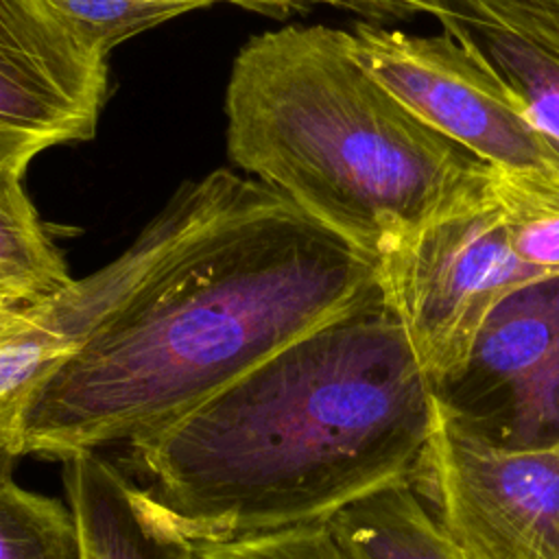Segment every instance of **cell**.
Returning a JSON list of instances; mask_svg holds the SVG:
<instances>
[{
	"label": "cell",
	"instance_id": "5bb4252c",
	"mask_svg": "<svg viewBox=\"0 0 559 559\" xmlns=\"http://www.w3.org/2000/svg\"><path fill=\"white\" fill-rule=\"evenodd\" d=\"M491 194L515 255L539 273H559V181L491 168Z\"/></svg>",
	"mask_w": 559,
	"mask_h": 559
},
{
	"label": "cell",
	"instance_id": "52a82bcc",
	"mask_svg": "<svg viewBox=\"0 0 559 559\" xmlns=\"http://www.w3.org/2000/svg\"><path fill=\"white\" fill-rule=\"evenodd\" d=\"M437 397L500 443L559 441V273L496 304L463 371Z\"/></svg>",
	"mask_w": 559,
	"mask_h": 559
},
{
	"label": "cell",
	"instance_id": "277c9868",
	"mask_svg": "<svg viewBox=\"0 0 559 559\" xmlns=\"http://www.w3.org/2000/svg\"><path fill=\"white\" fill-rule=\"evenodd\" d=\"M539 277L546 273L515 255L491 183L380 260L384 299L435 391L463 371L496 304Z\"/></svg>",
	"mask_w": 559,
	"mask_h": 559
},
{
	"label": "cell",
	"instance_id": "8992f818",
	"mask_svg": "<svg viewBox=\"0 0 559 559\" xmlns=\"http://www.w3.org/2000/svg\"><path fill=\"white\" fill-rule=\"evenodd\" d=\"M349 44L360 66L435 131L496 170L559 181V153L522 100L445 31L408 35L356 22Z\"/></svg>",
	"mask_w": 559,
	"mask_h": 559
},
{
	"label": "cell",
	"instance_id": "6da1fadb",
	"mask_svg": "<svg viewBox=\"0 0 559 559\" xmlns=\"http://www.w3.org/2000/svg\"><path fill=\"white\" fill-rule=\"evenodd\" d=\"M181 190V238L37 389L22 456L127 445L382 293L378 260L275 188L221 168Z\"/></svg>",
	"mask_w": 559,
	"mask_h": 559
},
{
	"label": "cell",
	"instance_id": "9c48e42d",
	"mask_svg": "<svg viewBox=\"0 0 559 559\" xmlns=\"http://www.w3.org/2000/svg\"><path fill=\"white\" fill-rule=\"evenodd\" d=\"M188 218L181 188L116 260L74 280L0 341V480L22 456V417L46 378L168 258Z\"/></svg>",
	"mask_w": 559,
	"mask_h": 559
},
{
	"label": "cell",
	"instance_id": "d6986e66",
	"mask_svg": "<svg viewBox=\"0 0 559 559\" xmlns=\"http://www.w3.org/2000/svg\"><path fill=\"white\" fill-rule=\"evenodd\" d=\"M28 314H31V310H15V308H9V306L0 304V341L4 336H9L11 332H15Z\"/></svg>",
	"mask_w": 559,
	"mask_h": 559
},
{
	"label": "cell",
	"instance_id": "e0dca14e",
	"mask_svg": "<svg viewBox=\"0 0 559 559\" xmlns=\"http://www.w3.org/2000/svg\"><path fill=\"white\" fill-rule=\"evenodd\" d=\"M192 542L207 559H349L325 522L225 542Z\"/></svg>",
	"mask_w": 559,
	"mask_h": 559
},
{
	"label": "cell",
	"instance_id": "4fadbf2b",
	"mask_svg": "<svg viewBox=\"0 0 559 559\" xmlns=\"http://www.w3.org/2000/svg\"><path fill=\"white\" fill-rule=\"evenodd\" d=\"M24 170L0 166V304L15 310L39 308L74 282L24 190Z\"/></svg>",
	"mask_w": 559,
	"mask_h": 559
},
{
	"label": "cell",
	"instance_id": "30bf717a",
	"mask_svg": "<svg viewBox=\"0 0 559 559\" xmlns=\"http://www.w3.org/2000/svg\"><path fill=\"white\" fill-rule=\"evenodd\" d=\"M524 105L559 153V0H417Z\"/></svg>",
	"mask_w": 559,
	"mask_h": 559
},
{
	"label": "cell",
	"instance_id": "2e32d148",
	"mask_svg": "<svg viewBox=\"0 0 559 559\" xmlns=\"http://www.w3.org/2000/svg\"><path fill=\"white\" fill-rule=\"evenodd\" d=\"M76 37L107 57L120 41L221 0H44Z\"/></svg>",
	"mask_w": 559,
	"mask_h": 559
},
{
	"label": "cell",
	"instance_id": "8fae6325",
	"mask_svg": "<svg viewBox=\"0 0 559 559\" xmlns=\"http://www.w3.org/2000/svg\"><path fill=\"white\" fill-rule=\"evenodd\" d=\"M61 463L81 559H197L192 539L131 472L100 452Z\"/></svg>",
	"mask_w": 559,
	"mask_h": 559
},
{
	"label": "cell",
	"instance_id": "ba28073f",
	"mask_svg": "<svg viewBox=\"0 0 559 559\" xmlns=\"http://www.w3.org/2000/svg\"><path fill=\"white\" fill-rule=\"evenodd\" d=\"M105 83V57L44 0H0V166L90 140Z\"/></svg>",
	"mask_w": 559,
	"mask_h": 559
},
{
	"label": "cell",
	"instance_id": "5b68a950",
	"mask_svg": "<svg viewBox=\"0 0 559 559\" xmlns=\"http://www.w3.org/2000/svg\"><path fill=\"white\" fill-rule=\"evenodd\" d=\"M413 480L463 559H559V441L500 443L437 397Z\"/></svg>",
	"mask_w": 559,
	"mask_h": 559
},
{
	"label": "cell",
	"instance_id": "7a4b0ae2",
	"mask_svg": "<svg viewBox=\"0 0 559 559\" xmlns=\"http://www.w3.org/2000/svg\"><path fill=\"white\" fill-rule=\"evenodd\" d=\"M435 415L437 391L380 293L124 450L190 539L225 542L328 522L413 480Z\"/></svg>",
	"mask_w": 559,
	"mask_h": 559
},
{
	"label": "cell",
	"instance_id": "9a60e30c",
	"mask_svg": "<svg viewBox=\"0 0 559 559\" xmlns=\"http://www.w3.org/2000/svg\"><path fill=\"white\" fill-rule=\"evenodd\" d=\"M0 559H81L70 504L0 480Z\"/></svg>",
	"mask_w": 559,
	"mask_h": 559
},
{
	"label": "cell",
	"instance_id": "3957f363",
	"mask_svg": "<svg viewBox=\"0 0 559 559\" xmlns=\"http://www.w3.org/2000/svg\"><path fill=\"white\" fill-rule=\"evenodd\" d=\"M229 157L373 260L485 194L491 166L435 131L354 57L349 31L247 41L225 98Z\"/></svg>",
	"mask_w": 559,
	"mask_h": 559
},
{
	"label": "cell",
	"instance_id": "ac0fdd59",
	"mask_svg": "<svg viewBox=\"0 0 559 559\" xmlns=\"http://www.w3.org/2000/svg\"><path fill=\"white\" fill-rule=\"evenodd\" d=\"M255 9H290L299 4H330L338 9H347L373 22H395V20H413L421 13L417 0H227Z\"/></svg>",
	"mask_w": 559,
	"mask_h": 559
},
{
	"label": "cell",
	"instance_id": "7c38bea8",
	"mask_svg": "<svg viewBox=\"0 0 559 559\" xmlns=\"http://www.w3.org/2000/svg\"><path fill=\"white\" fill-rule=\"evenodd\" d=\"M325 524L349 559H463L413 480L373 491Z\"/></svg>",
	"mask_w": 559,
	"mask_h": 559
}]
</instances>
